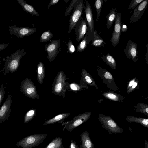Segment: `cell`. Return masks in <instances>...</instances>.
Returning <instances> with one entry per match:
<instances>
[{
  "instance_id": "obj_1",
  "label": "cell",
  "mask_w": 148,
  "mask_h": 148,
  "mask_svg": "<svg viewBox=\"0 0 148 148\" xmlns=\"http://www.w3.org/2000/svg\"><path fill=\"white\" fill-rule=\"evenodd\" d=\"M26 54V51L23 48L18 49L10 56H6L2 70L4 75L5 76L9 73H12L16 71L19 67L21 59Z\"/></svg>"
},
{
  "instance_id": "obj_2",
  "label": "cell",
  "mask_w": 148,
  "mask_h": 148,
  "mask_svg": "<svg viewBox=\"0 0 148 148\" xmlns=\"http://www.w3.org/2000/svg\"><path fill=\"white\" fill-rule=\"evenodd\" d=\"M103 129L110 134H121L124 132L115 121L110 116L103 114H99L97 117Z\"/></svg>"
},
{
  "instance_id": "obj_3",
  "label": "cell",
  "mask_w": 148,
  "mask_h": 148,
  "mask_svg": "<svg viewBox=\"0 0 148 148\" xmlns=\"http://www.w3.org/2000/svg\"><path fill=\"white\" fill-rule=\"evenodd\" d=\"M47 136V134L45 133L31 135L17 142L16 145L22 148H33L43 142Z\"/></svg>"
},
{
  "instance_id": "obj_4",
  "label": "cell",
  "mask_w": 148,
  "mask_h": 148,
  "mask_svg": "<svg viewBox=\"0 0 148 148\" xmlns=\"http://www.w3.org/2000/svg\"><path fill=\"white\" fill-rule=\"evenodd\" d=\"M92 112H87L74 117L71 121L63 122V131L66 130L72 132L76 127L88 121L90 118Z\"/></svg>"
},
{
  "instance_id": "obj_5",
  "label": "cell",
  "mask_w": 148,
  "mask_h": 148,
  "mask_svg": "<svg viewBox=\"0 0 148 148\" xmlns=\"http://www.w3.org/2000/svg\"><path fill=\"white\" fill-rule=\"evenodd\" d=\"M85 4L84 5V12L88 27L87 34L88 44L92 41L93 38V34L95 30V24L93 20V14L90 4L88 1H85Z\"/></svg>"
},
{
  "instance_id": "obj_6",
  "label": "cell",
  "mask_w": 148,
  "mask_h": 148,
  "mask_svg": "<svg viewBox=\"0 0 148 148\" xmlns=\"http://www.w3.org/2000/svg\"><path fill=\"white\" fill-rule=\"evenodd\" d=\"M84 5L83 0H78L74 7L73 11L70 17L68 34L75 28L77 23L82 17V16Z\"/></svg>"
},
{
  "instance_id": "obj_7",
  "label": "cell",
  "mask_w": 148,
  "mask_h": 148,
  "mask_svg": "<svg viewBox=\"0 0 148 148\" xmlns=\"http://www.w3.org/2000/svg\"><path fill=\"white\" fill-rule=\"evenodd\" d=\"M96 70L98 75L103 80V82L107 85L111 90L115 91L119 90L113 77L110 72L99 66L97 67Z\"/></svg>"
},
{
  "instance_id": "obj_8",
  "label": "cell",
  "mask_w": 148,
  "mask_h": 148,
  "mask_svg": "<svg viewBox=\"0 0 148 148\" xmlns=\"http://www.w3.org/2000/svg\"><path fill=\"white\" fill-rule=\"evenodd\" d=\"M20 89L21 92L29 98L34 99L37 96L36 87L29 79L26 78L22 82Z\"/></svg>"
},
{
  "instance_id": "obj_9",
  "label": "cell",
  "mask_w": 148,
  "mask_h": 148,
  "mask_svg": "<svg viewBox=\"0 0 148 148\" xmlns=\"http://www.w3.org/2000/svg\"><path fill=\"white\" fill-rule=\"evenodd\" d=\"M8 27L10 34L16 36L18 38H21L34 33L37 30L35 27H19L15 24L8 26Z\"/></svg>"
},
{
  "instance_id": "obj_10",
  "label": "cell",
  "mask_w": 148,
  "mask_h": 148,
  "mask_svg": "<svg viewBox=\"0 0 148 148\" xmlns=\"http://www.w3.org/2000/svg\"><path fill=\"white\" fill-rule=\"evenodd\" d=\"M44 50L47 53V58L50 62L54 60L57 56L60 47V40L53 39L45 45Z\"/></svg>"
},
{
  "instance_id": "obj_11",
  "label": "cell",
  "mask_w": 148,
  "mask_h": 148,
  "mask_svg": "<svg viewBox=\"0 0 148 148\" xmlns=\"http://www.w3.org/2000/svg\"><path fill=\"white\" fill-rule=\"evenodd\" d=\"M121 16L120 13L116 12V17L114 21V26L110 39L111 44L114 47L118 45L121 34Z\"/></svg>"
},
{
  "instance_id": "obj_12",
  "label": "cell",
  "mask_w": 148,
  "mask_h": 148,
  "mask_svg": "<svg viewBox=\"0 0 148 148\" xmlns=\"http://www.w3.org/2000/svg\"><path fill=\"white\" fill-rule=\"evenodd\" d=\"M12 98L11 95H9L0 109V124L9 119L11 111Z\"/></svg>"
},
{
  "instance_id": "obj_13",
  "label": "cell",
  "mask_w": 148,
  "mask_h": 148,
  "mask_svg": "<svg viewBox=\"0 0 148 148\" xmlns=\"http://www.w3.org/2000/svg\"><path fill=\"white\" fill-rule=\"evenodd\" d=\"M148 5V0H144L133 10V13L130 19V22L134 24L143 15Z\"/></svg>"
},
{
  "instance_id": "obj_14",
  "label": "cell",
  "mask_w": 148,
  "mask_h": 148,
  "mask_svg": "<svg viewBox=\"0 0 148 148\" xmlns=\"http://www.w3.org/2000/svg\"><path fill=\"white\" fill-rule=\"evenodd\" d=\"M137 49V43L129 40L124 50L127 57L129 60L131 58L135 62H136L138 59Z\"/></svg>"
},
{
  "instance_id": "obj_15",
  "label": "cell",
  "mask_w": 148,
  "mask_h": 148,
  "mask_svg": "<svg viewBox=\"0 0 148 148\" xmlns=\"http://www.w3.org/2000/svg\"><path fill=\"white\" fill-rule=\"evenodd\" d=\"M76 28V40L79 42L87 33L88 27L86 18L83 19L82 17L77 23Z\"/></svg>"
},
{
  "instance_id": "obj_16",
  "label": "cell",
  "mask_w": 148,
  "mask_h": 148,
  "mask_svg": "<svg viewBox=\"0 0 148 148\" xmlns=\"http://www.w3.org/2000/svg\"><path fill=\"white\" fill-rule=\"evenodd\" d=\"M80 137L81 144L80 148H94V145L88 131L83 132L81 134Z\"/></svg>"
},
{
  "instance_id": "obj_17",
  "label": "cell",
  "mask_w": 148,
  "mask_h": 148,
  "mask_svg": "<svg viewBox=\"0 0 148 148\" xmlns=\"http://www.w3.org/2000/svg\"><path fill=\"white\" fill-rule=\"evenodd\" d=\"M18 4L20 5L23 10L27 13H29L32 15L39 16L38 12L32 6L28 4L24 0H17Z\"/></svg>"
},
{
  "instance_id": "obj_18",
  "label": "cell",
  "mask_w": 148,
  "mask_h": 148,
  "mask_svg": "<svg viewBox=\"0 0 148 148\" xmlns=\"http://www.w3.org/2000/svg\"><path fill=\"white\" fill-rule=\"evenodd\" d=\"M102 95L106 99L113 101L122 102L124 101L125 98L123 97L119 94L112 92H106Z\"/></svg>"
},
{
  "instance_id": "obj_19",
  "label": "cell",
  "mask_w": 148,
  "mask_h": 148,
  "mask_svg": "<svg viewBox=\"0 0 148 148\" xmlns=\"http://www.w3.org/2000/svg\"><path fill=\"white\" fill-rule=\"evenodd\" d=\"M69 113H63L59 114L54 118L45 121L43 125L54 124L56 123H62L64 120L70 115Z\"/></svg>"
},
{
  "instance_id": "obj_20",
  "label": "cell",
  "mask_w": 148,
  "mask_h": 148,
  "mask_svg": "<svg viewBox=\"0 0 148 148\" xmlns=\"http://www.w3.org/2000/svg\"><path fill=\"white\" fill-rule=\"evenodd\" d=\"M116 8H112L109 13L106 17L107 28L109 29L112 26L114 22L116 17Z\"/></svg>"
},
{
  "instance_id": "obj_21",
  "label": "cell",
  "mask_w": 148,
  "mask_h": 148,
  "mask_svg": "<svg viewBox=\"0 0 148 148\" xmlns=\"http://www.w3.org/2000/svg\"><path fill=\"white\" fill-rule=\"evenodd\" d=\"M126 119L128 122L136 123L145 127L148 128V119L147 118L128 116L126 117Z\"/></svg>"
},
{
  "instance_id": "obj_22",
  "label": "cell",
  "mask_w": 148,
  "mask_h": 148,
  "mask_svg": "<svg viewBox=\"0 0 148 148\" xmlns=\"http://www.w3.org/2000/svg\"><path fill=\"white\" fill-rule=\"evenodd\" d=\"M101 58L103 60L110 68L116 69L117 68L116 61L114 58L109 53L105 56L101 53Z\"/></svg>"
},
{
  "instance_id": "obj_23",
  "label": "cell",
  "mask_w": 148,
  "mask_h": 148,
  "mask_svg": "<svg viewBox=\"0 0 148 148\" xmlns=\"http://www.w3.org/2000/svg\"><path fill=\"white\" fill-rule=\"evenodd\" d=\"M82 76L83 79L88 85L93 86L96 89H98L97 85L89 73L86 70H82Z\"/></svg>"
},
{
  "instance_id": "obj_24",
  "label": "cell",
  "mask_w": 148,
  "mask_h": 148,
  "mask_svg": "<svg viewBox=\"0 0 148 148\" xmlns=\"http://www.w3.org/2000/svg\"><path fill=\"white\" fill-rule=\"evenodd\" d=\"M91 45L99 47L104 46L106 44L103 40L98 34L97 32L95 30L93 34V38L92 41Z\"/></svg>"
},
{
  "instance_id": "obj_25",
  "label": "cell",
  "mask_w": 148,
  "mask_h": 148,
  "mask_svg": "<svg viewBox=\"0 0 148 148\" xmlns=\"http://www.w3.org/2000/svg\"><path fill=\"white\" fill-rule=\"evenodd\" d=\"M45 148H65L63 144L62 139L57 137L51 141Z\"/></svg>"
},
{
  "instance_id": "obj_26",
  "label": "cell",
  "mask_w": 148,
  "mask_h": 148,
  "mask_svg": "<svg viewBox=\"0 0 148 148\" xmlns=\"http://www.w3.org/2000/svg\"><path fill=\"white\" fill-rule=\"evenodd\" d=\"M63 75L62 74L61 77V80H60V75L59 74L58 78H57V81L56 82L55 84L54 90L55 92L57 94L59 93L62 91V90L64 88V81L62 77H63Z\"/></svg>"
},
{
  "instance_id": "obj_27",
  "label": "cell",
  "mask_w": 148,
  "mask_h": 148,
  "mask_svg": "<svg viewBox=\"0 0 148 148\" xmlns=\"http://www.w3.org/2000/svg\"><path fill=\"white\" fill-rule=\"evenodd\" d=\"M44 67L43 63L40 61L37 66V72L38 80L40 84H42L45 76Z\"/></svg>"
},
{
  "instance_id": "obj_28",
  "label": "cell",
  "mask_w": 148,
  "mask_h": 148,
  "mask_svg": "<svg viewBox=\"0 0 148 148\" xmlns=\"http://www.w3.org/2000/svg\"><path fill=\"white\" fill-rule=\"evenodd\" d=\"M134 110L136 112H140L148 116V106L143 103H138L136 105L134 106Z\"/></svg>"
},
{
  "instance_id": "obj_29",
  "label": "cell",
  "mask_w": 148,
  "mask_h": 148,
  "mask_svg": "<svg viewBox=\"0 0 148 148\" xmlns=\"http://www.w3.org/2000/svg\"><path fill=\"white\" fill-rule=\"evenodd\" d=\"M103 1V0H96L95 1L94 7L95 8L97 13L96 21L99 20L100 17Z\"/></svg>"
},
{
  "instance_id": "obj_30",
  "label": "cell",
  "mask_w": 148,
  "mask_h": 148,
  "mask_svg": "<svg viewBox=\"0 0 148 148\" xmlns=\"http://www.w3.org/2000/svg\"><path fill=\"white\" fill-rule=\"evenodd\" d=\"M36 115V112L34 109L28 111L24 116V123H25L31 121Z\"/></svg>"
},
{
  "instance_id": "obj_31",
  "label": "cell",
  "mask_w": 148,
  "mask_h": 148,
  "mask_svg": "<svg viewBox=\"0 0 148 148\" xmlns=\"http://www.w3.org/2000/svg\"><path fill=\"white\" fill-rule=\"evenodd\" d=\"M87 34H86L84 37L81 40L77 46V51L82 52L86 48L88 45Z\"/></svg>"
},
{
  "instance_id": "obj_32",
  "label": "cell",
  "mask_w": 148,
  "mask_h": 148,
  "mask_svg": "<svg viewBox=\"0 0 148 148\" xmlns=\"http://www.w3.org/2000/svg\"><path fill=\"white\" fill-rule=\"evenodd\" d=\"M53 36V34L49 30L44 32L40 37V41L41 43L50 40Z\"/></svg>"
},
{
  "instance_id": "obj_33",
  "label": "cell",
  "mask_w": 148,
  "mask_h": 148,
  "mask_svg": "<svg viewBox=\"0 0 148 148\" xmlns=\"http://www.w3.org/2000/svg\"><path fill=\"white\" fill-rule=\"evenodd\" d=\"M78 1V0H73L70 3L65 12V17H66L69 15L70 12L75 6Z\"/></svg>"
},
{
  "instance_id": "obj_34",
  "label": "cell",
  "mask_w": 148,
  "mask_h": 148,
  "mask_svg": "<svg viewBox=\"0 0 148 148\" xmlns=\"http://www.w3.org/2000/svg\"><path fill=\"white\" fill-rule=\"evenodd\" d=\"M144 0H133L130 3L128 8V9H132L133 10L139 4L143 1Z\"/></svg>"
},
{
  "instance_id": "obj_35",
  "label": "cell",
  "mask_w": 148,
  "mask_h": 148,
  "mask_svg": "<svg viewBox=\"0 0 148 148\" xmlns=\"http://www.w3.org/2000/svg\"><path fill=\"white\" fill-rule=\"evenodd\" d=\"M67 49L69 53H73L75 51V48L71 40H69L67 43Z\"/></svg>"
},
{
  "instance_id": "obj_36",
  "label": "cell",
  "mask_w": 148,
  "mask_h": 148,
  "mask_svg": "<svg viewBox=\"0 0 148 148\" xmlns=\"http://www.w3.org/2000/svg\"><path fill=\"white\" fill-rule=\"evenodd\" d=\"M4 86L2 84L0 87V106L5 95V91Z\"/></svg>"
},
{
  "instance_id": "obj_37",
  "label": "cell",
  "mask_w": 148,
  "mask_h": 148,
  "mask_svg": "<svg viewBox=\"0 0 148 148\" xmlns=\"http://www.w3.org/2000/svg\"><path fill=\"white\" fill-rule=\"evenodd\" d=\"M138 83L139 81L137 78L133 84L132 85L131 87L128 90H127L126 92L127 93L129 94L134 91L136 87H137Z\"/></svg>"
},
{
  "instance_id": "obj_38",
  "label": "cell",
  "mask_w": 148,
  "mask_h": 148,
  "mask_svg": "<svg viewBox=\"0 0 148 148\" xmlns=\"http://www.w3.org/2000/svg\"><path fill=\"white\" fill-rule=\"evenodd\" d=\"M69 148H80L75 141L72 139L71 140Z\"/></svg>"
},
{
  "instance_id": "obj_39",
  "label": "cell",
  "mask_w": 148,
  "mask_h": 148,
  "mask_svg": "<svg viewBox=\"0 0 148 148\" xmlns=\"http://www.w3.org/2000/svg\"><path fill=\"white\" fill-rule=\"evenodd\" d=\"M70 87L71 89L74 90H78L80 88V86L78 85L74 84H71Z\"/></svg>"
},
{
  "instance_id": "obj_40",
  "label": "cell",
  "mask_w": 148,
  "mask_h": 148,
  "mask_svg": "<svg viewBox=\"0 0 148 148\" xmlns=\"http://www.w3.org/2000/svg\"><path fill=\"white\" fill-rule=\"evenodd\" d=\"M128 28L127 26L123 23L121 24V32H124L127 31Z\"/></svg>"
},
{
  "instance_id": "obj_41",
  "label": "cell",
  "mask_w": 148,
  "mask_h": 148,
  "mask_svg": "<svg viewBox=\"0 0 148 148\" xmlns=\"http://www.w3.org/2000/svg\"><path fill=\"white\" fill-rule=\"evenodd\" d=\"M59 1V0H51L49 3L47 7V9H48L51 6L57 3Z\"/></svg>"
},
{
  "instance_id": "obj_42",
  "label": "cell",
  "mask_w": 148,
  "mask_h": 148,
  "mask_svg": "<svg viewBox=\"0 0 148 148\" xmlns=\"http://www.w3.org/2000/svg\"><path fill=\"white\" fill-rule=\"evenodd\" d=\"M9 44V43H0V52L1 50H3L8 47Z\"/></svg>"
},
{
  "instance_id": "obj_43",
  "label": "cell",
  "mask_w": 148,
  "mask_h": 148,
  "mask_svg": "<svg viewBox=\"0 0 148 148\" xmlns=\"http://www.w3.org/2000/svg\"><path fill=\"white\" fill-rule=\"evenodd\" d=\"M136 78H134L133 79H132L129 82L128 84L127 87V90H128L132 86V85L133 84L135 80H136Z\"/></svg>"
},
{
  "instance_id": "obj_44",
  "label": "cell",
  "mask_w": 148,
  "mask_h": 148,
  "mask_svg": "<svg viewBox=\"0 0 148 148\" xmlns=\"http://www.w3.org/2000/svg\"><path fill=\"white\" fill-rule=\"evenodd\" d=\"M146 49H147V51H146V63L147 64H148L147 63V60H148V43L146 45Z\"/></svg>"
},
{
  "instance_id": "obj_45",
  "label": "cell",
  "mask_w": 148,
  "mask_h": 148,
  "mask_svg": "<svg viewBox=\"0 0 148 148\" xmlns=\"http://www.w3.org/2000/svg\"><path fill=\"white\" fill-rule=\"evenodd\" d=\"M145 148H148V142L147 140L145 141Z\"/></svg>"
},
{
  "instance_id": "obj_46",
  "label": "cell",
  "mask_w": 148,
  "mask_h": 148,
  "mask_svg": "<svg viewBox=\"0 0 148 148\" xmlns=\"http://www.w3.org/2000/svg\"><path fill=\"white\" fill-rule=\"evenodd\" d=\"M0 58H1V57H0Z\"/></svg>"
}]
</instances>
